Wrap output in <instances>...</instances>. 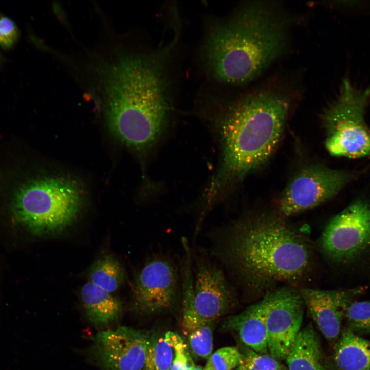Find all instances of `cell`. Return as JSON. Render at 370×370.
I'll list each match as a JSON object with an SVG mask.
<instances>
[{
  "instance_id": "obj_17",
  "label": "cell",
  "mask_w": 370,
  "mask_h": 370,
  "mask_svg": "<svg viewBox=\"0 0 370 370\" xmlns=\"http://www.w3.org/2000/svg\"><path fill=\"white\" fill-rule=\"evenodd\" d=\"M88 279L95 286L112 293L123 284L124 273L117 260L105 256L96 260L91 265Z\"/></svg>"
},
{
  "instance_id": "obj_25",
  "label": "cell",
  "mask_w": 370,
  "mask_h": 370,
  "mask_svg": "<svg viewBox=\"0 0 370 370\" xmlns=\"http://www.w3.org/2000/svg\"><path fill=\"white\" fill-rule=\"evenodd\" d=\"M334 5L350 16H370V0L338 1Z\"/></svg>"
},
{
  "instance_id": "obj_2",
  "label": "cell",
  "mask_w": 370,
  "mask_h": 370,
  "mask_svg": "<svg viewBox=\"0 0 370 370\" xmlns=\"http://www.w3.org/2000/svg\"><path fill=\"white\" fill-rule=\"evenodd\" d=\"M178 40L150 53L123 55L102 69L107 123L123 144L139 151L150 148L169 113L166 67Z\"/></svg>"
},
{
  "instance_id": "obj_9",
  "label": "cell",
  "mask_w": 370,
  "mask_h": 370,
  "mask_svg": "<svg viewBox=\"0 0 370 370\" xmlns=\"http://www.w3.org/2000/svg\"><path fill=\"white\" fill-rule=\"evenodd\" d=\"M180 271L172 260L162 255L146 261L134 280L132 306L144 314L160 312L172 308L182 300Z\"/></svg>"
},
{
  "instance_id": "obj_19",
  "label": "cell",
  "mask_w": 370,
  "mask_h": 370,
  "mask_svg": "<svg viewBox=\"0 0 370 370\" xmlns=\"http://www.w3.org/2000/svg\"><path fill=\"white\" fill-rule=\"evenodd\" d=\"M174 350L164 336L152 339L142 370H170Z\"/></svg>"
},
{
  "instance_id": "obj_1",
  "label": "cell",
  "mask_w": 370,
  "mask_h": 370,
  "mask_svg": "<svg viewBox=\"0 0 370 370\" xmlns=\"http://www.w3.org/2000/svg\"><path fill=\"white\" fill-rule=\"evenodd\" d=\"M211 255L247 289L272 291L307 272L312 251L305 237L281 217L260 214L242 218L209 233Z\"/></svg>"
},
{
  "instance_id": "obj_16",
  "label": "cell",
  "mask_w": 370,
  "mask_h": 370,
  "mask_svg": "<svg viewBox=\"0 0 370 370\" xmlns=\"http://www.w3.org/2000/svg\"><path fill=\"white\" fill-rule=\"evenodd\" d=\"M321 342L309 323L299 332L285 360L289 370H326L322 362Z\"/></svg>"
},
{
  "instance_id": "obj_7",
  "label": "cell",
  "mask_w": 370,
  "mask_h": 370,
  "mask_svg": "<svg viewBox=\"0 0 370 370\" xmlns=\"http://www.w3.org/2000/svg\"><path fill=\"white\" fill-rule=\"evenodd\" d=\"M321 253L329 261L353 263L370 251V198L357 197L334 216L319 239Z\"/></svg>"
},
{
  "instance_id": "obj_27",
  "label": "cell",
  "mask_w": 370,
  "mask_h": 370,
  "mask_svg": "<svg viewBox=\"0 0 370 370\" xmlns=\"http://www.w3.org/2000/svg\"><path fill=\"white\" fill-rule=\"evenodd\" d=\"M0 59H1V57H0Z\"/></svg>"
},
{
  "instance_id": "obj_18",
  "label": "cell",
  "mask_w": 370,
  "mask_h": 370,
  "mask_svg": "<svg viewBox=\"0 0 370 370\" xmlns=\"http://www.w3.org/2000/svg\"><path fill=\"white\" fill-rule=\"evenodd\" d=\"M211 323L182 328L187 337L190 349L196 357L208 359L213 350Z\"/></svg>"
},
{
  "instance_id": "obj_6",
  "label": "cell",
  "mask_w": 370,
  "mask_h": 370,
  "mask_svg": "<svg viewBox=\"0 0 370 370\" xmlns=\"http://www.w3.org/2000/svg\"><path fill=\"white\" fill-rule=\"evenodd\" d=\"M369 105L370 83L358 86L346 75L321 115L330 154L351 159L370 157V127L366 121Z\"/></svg>"
},
{
  "instance_id": "obj_23",
  "label": "cell",
  "mask_w": 370,
  "mask_h": 370,
  "mask_svg": "<svg viewBox=\"0 0 370 370\" xmlns=\"http://www.w3.org/2000/svg\"><path fill=\"white\" fill-rule=\"evenodd\" d=\"M164 337L174 350V358L170 370H193L196 365L182 338L177 334L168 331Z\"/></svg>"
},
{
  "instance_id": "obj_15",
  "label": "cell",
  "mask_w": 370,
  "mask_h": 370,
  "mask_svg": "<svg viewBox=\"0 0 370 370\" xmlns=\"http://www.w3.org/2000/svg\"><path fill=\"white\" fill-rule=\"evenodd\" d=\"M332 359L337 370H370V341L348 328L344 329L338 338Z\"/></svg>"
},
{
  "instance_id": "obj_11",
  "label": "cell",
  "mask_w": 370,
  "mask_h": 370,
  "mask_svg": "<svg viewBox=\"0 0 370 370\" xmlns=\"http://www.w3.org/2000/svg\"><path fill=\"white\" fill-rule=\"evenodd\" d=\"M152 339L125 326L102 330L93 339L90 357L101 370H142Z\"/></svg>"
},
{
  "instance_id": "obj_20",
  "label": "cell",
  "mask_w": 370,
  "mask_h": 370,
  "mask_svg": "<svg viewBox=\"0 0 370 370\" xmlns=\"http://www.w3.org/2000/svg\"><path fill=\"white\" fill-rule=\"evenodd\" d=\"M236 370H285L279 361L268 354L257 353L245 345Z\"/></svg>"
},
{
  "instance_id": "obj_22",
  "label": "cell",
  "mask_w": 370,
  "mask_h": 370,
  "mask_svg": "<svg viewBox=\"0 0 370 370\" xmlns=\"http://www.w3.org/2000/svg\"><path fill=\"white\" fill-rule=\"evenodd\" d=\"M242 358L238 348L229 346L220 348L209 356L204 370H232L236 368Z\"/></svg>"
},
{
  "instance_id": "obj_4",
  "label": "cell",
  "mask_w": 370,
  "mask_h": 370,
  "mask_svg": "<svg viewBox=\"0 0 370 370\" xmlns=\"http://www.w3.org/2000/svg\"><path fill=\"white\" fill-rule=\"evenodd\" d=\"M284 21L267 6L249 4L209 31L202 51L214 78L243 85L257 78L284 52Z\"/></svg>"
},
{
  "instance_id": "obj_26",
  "label": "cell",
  "mask_w": 370,
  "mask_h": 370,
  "mask_svg": "<svg viewBox=\"0 0 370 370\" xmlns=\"http://www.w3.org/2000/svg\"><path fill=\"white\" fill-rule=\"evenodd\" d=\"M193 370H204V368L201 366L196 365Z\"/></svg>"
},
{
  "instance_id": "obj_12",
  "label": "cell",
  "mask_w": 370,
  "mask_h": 370,
  "mask_svg": "<svg viewBox=\"0 0 370 370\" xmlns=\"http://www.w3.org/2000/svg\"><path fill=\"white\" fill-rule=\"evenodd\" d=\"M365 288L322 290L303 288L299 292L313 321L329 341L338 339L347 308Z\"/></svg>"
},
{
  "instance_id": "obj_5",
  "label": "cell",
  "mask_w": 370,
  "mask_h": 370,
  "mask_svg": "<svg viewBox=\"0 0 370 370\" xmlns=\"http://www.w3.org/2000/svg\"><path fill=\"white\" fill-rule=\"evenodd\" d=\"M1 174L0 193L12 219L33 234L61 232L81 209L82 191L71 179L27 175L20 164Z\"/></svg>"
},
{
  "instance_id": "obj_10",
  "label": "cell",
  "mask_w": 370,
  "mask_h": 370,
  "mask_svg": "<svg viewBox=\"0 0 370 370\" xmlns=\"http://www.w3.org/2000/svg\"><path fill=\"white\" fill-rule=\"evenodd\" d=\"M265 323L268 353L286 359L301 330L305 305L300 292L284 286L266 294Z\"/></svg>"
},
{
  "instance_id": "obj_21",
  "label": "cell",
  "mask_w": 370,
  "mask_h": 370,
  "mask_svg": "<svg viewBox=\"0 0 370 370\" xmlns=\"http://www.w3.org/2000/svg\"><path fill=\"white\" fill-rule=\"evenodd\" d=\"M345 318L348 328L355 333L370 334V301L352 302L347 309Z\"/></svg>"
},
{
  "instance_id": "obj_14",
  "label": "cell",
  "mask_w": 370,
  "mask_h": 370,
  "mask_svg": "<svg viewBox=\"0 0 370 370\" xmlns=\"http://www.w3.org/2000/svg\"><path fill=\"white\" fill-rule=\"evenodd\" d=\"M80 295L86 315L95 325L107 326L121 317L123 308L120 301L90 282L83 285Z\"/></svg>"
},
{
  "instance_id": "obj_8",
  "label": "cell",
  "mask_w": 370,
  "mask_h": 370,
  "mask_svg": "<svg viewBox=\"0 0 370 370\" xmlns=\"http://www.w3.org/2000/svg\"><path fill=\"white\" fill-rule=\"evenodd\" d=\"M360 173L322 165L304 167L284 190L279 201L280 212L284 216H293L328 201Z\"/></svg>"
},
{
  "instance_id": "obj_24",
  "label": "cell",
  "mask_w": 370,
  "mask_h": 370,
  "mask_svg": "<svg viewBox=\"0 0 370 370\" xmlns=\"http://www.w3.org/2000/svg\"><path fill=\"white\" fill-rule=\"evenodd\" d=\"M19 36L18 28L11 18L0 15V46L4 49L11 48Z\"/></svg>"
},
{
  "instance_id": "obj_3",
  "label": "cell",
  "mask_w": 370,
  "mask_h": 370,
  "mask_svg": "<svg viewBox=\"0 0 370 370\" xmlns=\"http://www.w3.org/2000/svg\"><path fill=\"white\" fill-rule=\"evenodd\" d=\"M289 107L288 97L273 89L253 91L223 106L217 114L221 160L210 184L207 208L269 160L279 144Z\"/></svg>"
},
{
  "instance_id": "obj_13",
  "label": "cell",
  "mask_w": 370,
  "mask_h": 370,
  "mask_svg": "<svg viewBox=\"0 0 370 370\" xmlns=\"http://www.w3.org/2000/svg\"><path fill=\"white\" fill-rule=\"evenodd\" d=\"M266 294L239 313L230 316L228 327L236 331L244 345L261 354H268L265 323Z\"/></svg>"
}]
</instances>
